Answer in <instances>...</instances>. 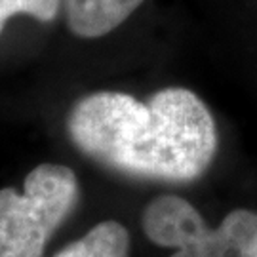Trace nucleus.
<instances>
[{"instance_id": "nucleus-1", "label": "nucleus", "mask_w": 257, "mask_h": 257, "mask_svg": "<svg viewBox=\"0 0 257 257\" xmlns=\"http://www.w3.org/2000/svg\"><path fill=\"white\" fill-rule=\"evenodd\" d=\"M74 147L110 172L151 181L189 183L217 153L208 107L187 88H164L147 101L122 92H95L67 114Z\"/></svg>"}, {"instance_id": "nucleus-2", "label": "nucleus", "mask_w": 257, "mask_h": 257, "mask_svg": "<svg viewBox=\"0 0 257 257\" xmlns=\"http://www.w3.org/2000/svg\"><path fill=\"white\" fill-rule=\"evenodd\" d=\"M80 198L78 179L63 164H38L23 193L0 189V257H42L48 240L71 217Z\"/></svg>"}, {"instance_id": "nucleus-3", "label": "nucleus", "mask_w": 257, "mask_h": 257, "mask_svg": "<svg viewBox=\"0 0 257 257\" xmlns=\"http://www.w3.org/2000/svg\"><path fill=\"white\" fill-rule=\"evenodd\" d=\"M143 232L160 248H174L170 257H257V213L229 211L215 229L181 196L164 194L147 204Z\"/></svg>"}, {"instance_id": "nucleus-4", "label": "nucleus", "mask_w": 257, "mask_h": 257, "mask_svg": "<svg viewBox=\"0 0 257 257\" xmlns=\"http://www.w3.org/2000/svg\"><path fill=\"white\" fill-rule=\"evenodd\" d=\"M145 0H61L74 37L99 38L120 27Z\"/></svg>"}, {"instance_id": "nucleus-5", "label": "nucleus", "mask_w": 257, "mask_h": 257, "mask_svg": "<svg viewBox=\"0 0 257 257\" xmlns=\"http://www.w3.org/2000/svg\"><path fill=\"white\" fill-rule=\"evenodd\" d=\"M54 257H130V232L118 221H103Z\"/></svg>"}, {"instance_id": "nucleus-6", "label": "nucleus", "mask_w": 257, "mask_h": 257, "mask_svg": "<svg viewBox=\"0 0 257 257\" xmlns=\"http://www.w3.org/2000/svg\"><path fill=\"white\" fill-rule=\"evenodd\" d=\"M61 0H0V35L14 16H31L42 23H50L59 14Z\"/></svg>"}]
</instances>
